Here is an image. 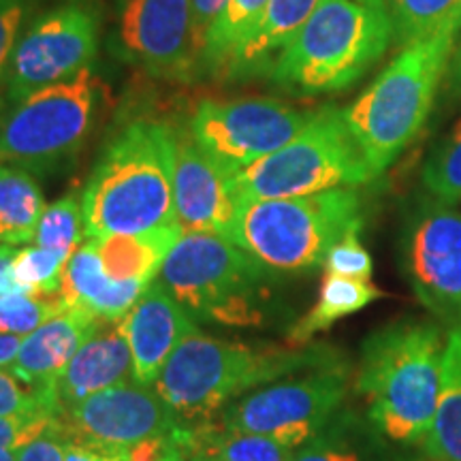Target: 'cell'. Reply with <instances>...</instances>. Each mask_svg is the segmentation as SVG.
<instances>
[{
  "label": "cell",
  "mask_w": 461,
  "mask_h": 461,
  "mask_svg": "<svg viewBox=\"0 0 461 461\" xmlns=\"http://www.w3.org/2000/svg\"><path fill=\"white\" fill-rule=\"evenodd\" d=\"M447 336L440 322H389L363 342L357 391L374 429L400 445H420L436 417Z\"/></svg>",
  "instance_id": "obj_1"
},
{
  "label": "cell",
  "mask_w": 461,
  "mask_h": 461,
  "mask_svg": "<svg viewBox=\"0 0 461 461\" xmlns=\"http://www.w3.org/2000/svg\"><path fill=\"white\" fill-rule=\"evenodd\" d=\"M176 135L165 124L132 122L96 160L82 193L84 235H135L176 224Z\"/></svg>",
  "instance_id": "obj_2"
},
{
  "label": "cell",
  "mask_w": 461,
  "mask_h": 461,
  "mask_svg": "<svg viewBox=\"0 0 461 461\" xmlns=\"http://www.w3.org/2000/svg\"><path fill=\"white\" fill-rule=\"evenodd\" d=\"M391 37L384 0H321L274 62L272 79L295 95L339 92L376 65Z\"/></svg>",
  "instance_id": "obj_3"
},
{
  "label": "cell",
  "mask_w": 461,
  "mask_h": 461,
  "mask_svg": "<svg viewBox=\"0 0 461 461\" xmlns=\"http://www.w3.org/2000/svg\"><path fill=\"white\" fill-rule=\"evenodd\" d=\"M333 359L321 348L257 350L197 330L176 346L154 384L182 423L190 425L216 419L224 403L258 384Z\"/></svg>",
  "instance_id": "obj_4"
},
{
  "label": "cell",
  "mask_w": 461,
  "mask_h": 461,
  "mask_svg": "<svg viewBox=\"0 0 461 461\" xmlns=\"http://www.w3.org/2000/svg\"><path fill=\"white\" fill-rule=\"evenodd\" d=\"M455 39L457 32L440 34L403 48L370 88L344 109L346 124L376 177L417 140L429 118L455 54Z\"/></svg>",
  "instance_id": "obj_5"
},
{
  "label": "cell",
  "mask_w": 461,
  "mask_h": 461,
  "mask_svg": "<svg viewBox=\"0 0 461 461\" xmlns=\"http://www.w3.org/2000/svg\"><path fill=\"white\" fill-rule=\"evenodd\" d=\"M361 227V197L353 188H338L240 203L230 241L267 272L299 274L325 263L327 252Z\"/></svg>",
  "instance_id": "obj_6"
},
{
  "label": "cell",
  "mask_w": 461,
  "mask_h": 461,
  "mask_svg": "<svg viewBox=\"0 0 461 461\" xmlns=\"http://www.w3.org/2000/svg\"><path fill=\"white\" fill-rule=\"evenodd\" d=\"M374 171L346 124L344 109L325 107L293 141L230 176L238 203L295 199L374 180Z\"/></svg>",
  "instance_id": "obj_7"
},
{
  "label": "cell",
  "mask_w": 461,
  "mask_h": 461,
  "mask_svg": "<svg viewBox=\"0 0 461 461\" xmlns=\"http://www.w3.org/2000/svg\"><path fill=\"white\" fill-rule=\"evenodd\" d=\"M103 86L90 68L17 101L0 99V160L50 173L77 157L99 120Z\"/></svg>",
  "instance_id": "obj_8"
},
{
  "label": "cell",
  "mask_w": 461,
  "mask_h": 461,
  "mask_svg": "<svg viewBox=\"0 0 461 461\" xmlns=\"http://www.w3.org/2000/svg\"><path fill=\"white\" fill-rule=\"evenodd\" d=\"M160 285L199 319L221 325H258L257 303L267 269L218 233H184L160 267Z\"/></svg>",
  "instance_id": "obj_9"
},
{
  "label": "cell",
  "mask_w": 461,
  "mask_h": 461,
  "mask_svg": "<svg viewBox=\"0 0 461 461\" xmlns=\"http://www.w3.org/2000/svg\"><path fill=\"white\" fill-rule=\"evenodd\" d=\"M99 32L101 14L88 0L45 11L17 39L0 99L17 101L77 77L99 51Z\"/></svg>",
  "instance_id": "obj_10"
},
{
  "label": "cell",
  "mask_w": 461,
  "mask_h": 461,
  "mask_svg": "<svg viewBox=\"0 0 461 461\" xmlns=\"http://www.w3.org/2000/svg\"><path fill=\"white\" fill-rule=\"evenodd\" d=\"M348 389V370L333 359L302 378L269 384L241 397L227 412V429L263 434L291 448H302L331 423Z\"/></svg>",
  "instance_id": "obj_11"
},
{
  "label": "cell",
  "mask_w": 461,
  "mask_h": 461,
  "mask_svg": "<svg viewBox=\"0 0 461 461\" xmlns=\"http://www.w3.org/2000/svg\"><path fill=\"white\" fill-rule=\"evenodd\" d=\"M312 115L276 99L203 101L190 120V137L233 176L295 140Z\"/></svg>",
  "instance_id": "obj_12"
},
{
  "label": "cell",
  "mask_w": 461,
  "mask_h": 461,
  "mask_svg": "<svg viewBox=\"0 0 461 461\" xmlns=\"http://www.w3.org/2000/svg\"><path fill=\"white\" fill-rule=\"evenodd\" d=\"M402 267L438 321L461 325V212L436 199L414 207L402 235Z\"/></svg>",
  "instance_id": "obj_13"
},
{
  "label": "cell",
  "mask_w": 461,
  "mask_h": 461,
  "mask_svg": "<svg viewBox=\"0 0 461 461\" xmlns=\"http://www.w3.org/2000/svg\"><path fill=\"white\" fill-rule=\"evenodd\" d=\"M113 51L154 77L190 79L203 68V43L190 0H124Z\"/></svg>",
  "instance_id": "obj_14"
},
{
  "label": "cell",
  "mask_w": 461,
  "mask_h": 461,
  "mask_svg": "<svg viewBox=\"0 0 461 461\" xmlns=\"http://www.w3.org/2000/svg\"><path fill=\"white\" fill-rule=\"evenodd\" d=\"M71 445L109 455L182 425L176 411L146 384L124 383L86 397L58 414Z\"/></svg>",
  "instance_id": "obj_15"
},
{
  "label": "cell",
  "mask_w": 461,
  "mask_h": 461,
  "mask_svg": "<svg viewBox=\"0 0 461 461\" xmlns=\"http://www.w3.org/2000/svg\"><path fill=\"white\" fill-rule=\"evenodd\" d=\"M173 199L184 233H218L230 240L240 207L230 176L190 135H176Z\"/></svg>",
  "instance_id": "obj_16"
},
{
  "label": "cell",
  "mask_w": 461,
  "mask_h": 461,
  "mask_svg": "<svg viewBox=\"0 0 461 461\" xmlns=\"http://www.w3.org/2000/svg\"><path fill=\"white\" fill-rule=\"evenodd\" d=\"M132 355L135 383L154 384L176 346L199 330L184 305L160 282H152L120 321Z\"/></svg>",
  "instance_id": "obj_17"
},
{
  "label": "cell",
  "mask_w": 461,
  "mask_h": 461,
  "mask_svg": "<svg viewBox=\"0 0 461 461\" xmlns=\"http://www.w3.org/2000/svg\"><path fill=\"white\" fill-rule=\"evenodd\" d=\"M101 319L79 308H71L67 312L58 314L56 319L45 322V325L34 330L22 339L20 353L11 363L9 370L15 374L22 383L32 387L45 402L56 406V384L60 374L65 372L68 361L77 353L86 338L90 336L96 322Z\"/></svg>",
  "instance_id": "obj_18"
},
{
  "label": "cell",
  "mask_w": 461,
  "mask_h": 461,
  "mask_svg": "<svg viewBox=\"0 0 461 461\" xmlns=\"http://www.w3.org/2000/svg\"><path fill=\"white\" fill-rule=\"evenodd\" d=\"M132 380V355L120 321H99L58 378V414L99 391Z\"/></svg>",
  "instance_id": "obj_19"
},
{
  "label": "cell",
  "mask_w": 461,
  "mask_h": 461,
  "mask_svg": "<svg viewBox=\"0 0 461 461\" xmlns=\"http://www.w3.org/2000/svg\"><path fill=\"white\" fill-rule=\"evenodd\" d=\"M149 285L140 280H113L103 269L92 241L79 246L67 265L60 297L67 308H79L101 321H122Z\"/></svg>",
  "instance_id": "obj_20"
},
{
  "label": "cell",
  "mask_w": 461,
  "mask_h": 461,
  "mask_svg": "<svg viewBox=\"0 0 461 461\" xmlns=\"http://www.w3.org/2000/svg\"><path fill=\"white\" fill-rule=\"evenodd\" d=\"M184 235L180 224H167L146 233L105 235L88 240L99 255L103 269L113 280H140L152 285L167 255Z\"/></svg>",
  "instance_id": "obj_21"
},
{
  "label": "cell",
  "mask_w": 461,
  "mask_h": 461,
  "mask_svg": "<svg viewBox=\"0 0 461 461\" xmlns=\"http://www.w3.org/2000/svg\"><path fill=\"white\" fill-rule=\"evenodd\" d=\"M319 3L321 0H269L263 20L233 58L227 73L244 77L274 68V62L302 31Z\"/></svg>",
  "instance_id": "obj_22"
},
{
  "label": "cell",
  "mask_w": 461,
  "mask_h": 461,
  "mask_svg": "<svg viewBox=\"0 0 461 461\" xmlns=\"http://www.w3.org/2000/svg\"><path fill=\"white\" fill-rule=\"evenodd\" d=\"M188 459L205 461H291L295 448L282 445L272 436L244 434L216 425V419L201 423H182L177 428Z\"/></svg>",
  "instance_id": "obj_23"
},
{
  "label": "cell",
  "mask_w": 461,
  "mask_h": 461,
  "mask_svg": "<svg viewBox=\"0 0 461 461\" xmlns=\"http://www.w3.org/2000/svg\"><path fill=\"white\" fill-rule=\"evenodd\" d=\"M420 447L431 461H461V325L447 333L440 400Z\"/></svg>",
  "instance_id": "obj_24"
},
{
  "label": "cell",
  "mask_w": 461,
  "mask_h": 461,
  "mask_svg": "<svg viewBox=\"0 0 461 461\" xmlns=\"http://www.w3.org/2000/svg\"><path fill=\"white\" fill-rule=\"evenodd\" d=\"M383 297V291L370 280L344 278V276L327 274L322 278L319 299L314 308L288 333L293 344H308L319 333L327 331L333 322L350 316Z\"/></svg>",
  "instance_id": "obj_25"
},
{
  "label": "cell",
  "mask_w": 461,
  "mask_h": 461,
  "mask_svg": "<svg viewBox=\"0 0 461 461\" xmlns=\"http://www.w3.org/2000/svg\"><path fill=\"white\" fill-rule=\"evenodd\" d=\"M43 212V194L31 173L0 165V244L32 241Z\"/></svg>",
  "instance_id": "obj_26"
},
{
  "label": "cell",
  "mask_w": 461,
  "mask_h": 461,
  "mask_svg": "<svg viewBox=\"0 0 461 461\" xmlns=\"http://www.w3.org/2000/svg\"><path fill=\"white\" fill-rule=\"evenodd\" d=\"M269 0H227L214 26L207 32L203 48V68L207 71H229L230 62L244 48L250 34L263 20Z\"/></svg>",
  "instance_id": "obj_27"
},
{
  "label": "cell",
  "mask_w": 461,
  "mask_h": 461,
  "mask_svg": "<svg viewBox=\"0 0 461 461\" xmlns=\"http://www.w3.org/2000/svg\"><path fill=\"white\" fill-rule=\"evenodd\" d=\"M402 48L461 31V0H384Z\"/></svg>",
  "instance_id": "obj_28"
},
{
  "label": "cell",
  "mask_w": 461,
  "mask_h": 461,
  "mask_svg": "<svg viewBox=\"0 0 461 461\" xmlns=\"http://www.w3.org/2000/svg\"><path fill=\"white\" fill-rule=\"evenodd\" d=\"M423 188L445 205L461 201V120L434 148L423 167Z\"/></svg>",
  "instance_id": "obj_29"
},
{
  "label": "cell",
  "mask_w": 461,
  "mask_h": 461,
  "mask_svg": "<svg viewBox=\"0 0 461 461\" xmlns=\"http://www.w3.org/2000/svg\"><path fill=\"white\" fill-rule=\"evenodd\" d=\"M71 257L73 255H67V252L48 250L41 246L17 250L14 258L15 282L26 295H56V293H60Z\"/></svg>",
  "instance_id": "obj_30"
},
{
  "label": "cell",
  "mask_w": 461,
  "mask_h": 461,
  "mask_svg": "<svg viewBox=\"0 0 461 461\" xmlns=\"http://www.w3.org/2000/svg\"><path fill=\"white\" fill-rule=\"evenodd\" d=\"M82 233V201H77L75 194H67V197L58 199L45 207L32 241L37 246L48 248V250H60L67 252V255H73L79 248Z\"/></svg>",
  "instance_id": "obj_31"
},
{
  "label": "cell",
  "mask_w": 461,
  "mask_h": 461,
  "mask_svg": "<svg viewBox=\"0 0 461 461\" xmlns=\"http://www.w3.org/2000/svg\"><path fill=\"white\" fill-rule=\"evenodd\" d=\"M67 303L60 293L56 295H7L0 297V333L9 336H28L45 322L67 312Z\"/></svg>",
  "instance_id": "obj_32"
},
{
  "label": "cell",
  "mask_w": 461,
  "mask_h": 461,
  "mask_svg": "<svg viewBox=\"0 0 461 461\" xmlns=\"http://www.w3.org/2000/svg\"><path fill=\"white\" fill-rule=\"evenodd\" d=\"M350 428L353 425L331 420L319 436L297 448L291 461H376L363 453L359 438Z\"/></svg>",
  "instance_id": "obj_33"
},
{
  "label": "cell",
  "mask_w": 461,
  "mask_h": 461,
  "mask_svg": "<svg viewBox=\"0 0 461 461\" xmlns=\"http://www.w3.org/2000/svg\"><path fill=\"white\" fill-rule=\"evenodd\" d=\"M327 274L344 276V278L370 280L374 272V263L370 252L366 250L359 240V230L348 233L327 252L325 257Z\"/></svg>",
  "instance_id": "obj_34"
},
{
  "label": "cell",
  "mask_w": 461,
  "mask_h": 461,
  "mask_svg": "<svg viewBox=\"0 0 461 461\" xmlns=\"http://www.w3.org/2000/svg\"><path fill=\"white\" fill-rule=\"evenodd\" d=\"M24 412H51L54 408L32 387L22 383L11 370L0 367V417H14Z\"/></svg>",
  "instance_id": "obj_35"
},
{
  "label": "cell",
  "mask_w": 461,
  "mask_h": 461,
  "mask_svg": "<svg viewBox=\"0 0 461 461\" xmlns=\"http://www.w3.org/2000/svg\"><path fill=\"white\" fill-rule=\"evenodd\" d=\"M107 457L113 461H188V453L176 429L171 434L154 436L137 445L120 448V451L109 453Z\"/></svg>",
  "instance_id": "obj_36"
},
{
  "label": "cell",
  "mask_w": 461,
  "mask_h": 461,
  "mask_svg": "<svg viewBox=\"0 0 461 461\" xmlns=\"http://www.w3.org/2000/svg\"><path fill=\"white\" fill-rule=\"evenodd\" d=\"M56 417L51 412H24L0 417V448H22L31 442Z\"/></svg>",
  "instance_id": "obj_37"
},
{
  "label": "cell",
  "mask_w": 461,
  "mask_h": 461,
  "mask_svg": "<svg viewBox=\"0 0 461 461\" xmlns=\"http://www.w3.org/2000/svg\"><path fill=\"white\" fill-rule=\"evenodd\" d=\"M26 0H0V92H3L7 68L20 39Z\"/></svg>",
  "instance_id": "obj_38"
},
{
  "label": "cell",
  "mask_w": 461,
  "mask_h": 461,
  "mask_svg": "<svg viewBox=\"0 0 461 461\" xmlns=\"http://www.w3.org/2000/svg\"><path fill=\"white\" fill-rule=\"evenodd\" d=\"M67 448L68 438L54 419L41 434L17 448V461H67Z\"/></svg>",
  "instance_id": "obj_39"
},
{
  "label": "cell",
  "mask_w": 461,
  "mask_h": 461,
  "mask_svg": "<svg viewBox=\"0 0 461 461\" xmlns=\"http://www.w3.org/2000/svg\"><path fill=\"white\" fill-rule=\"evenodd\" d=\"M193 3V17H194V28H197V34L205 48L207 32L214 26L216 17L221 15V11L227 5V0H190Z\"/></svg>",
  "instance_id": "obj_40"
},
{
  "label": "cell",
  "mask_w": 461,
  "mask_h": 461,
  "mask_svg": "<svg viewBox=\"0 0 461 461\" xmlns=\"http://www.w3.org/2000/svg\"><path fill=\"white\" fill-rule=\"evenodd\" d=\"M17 252L11 248L9 244H0V297H7V295H26L22 291V286L15 282L14 276V258Z\"/></svg>",
  "instance_id": "obj_41"
},
{
  "label": "cell",
  "mask_w": 461,
  "mask_h": 461,
  "mask_svg": "<svg viewBox=\"0 0 461 461\" xmlns=\"http://www.w3.org/2000/svg\"><path fill=\"white\" fill-rule=\"evenodd\" d=\"M20 336H9V333H0V367H11L20 353Z\"/></svg>",
  "instance_id": "obj_42"
},
{
  "label": "cell",
  "mask_w": 461,
  "mask_h": 461,
  "mask_svg": "<svg viewBox=\"0 0 461 461\" xmlns=\"http://www.w3.org/2000/svg\"><path fill=\"white\" fill-rule=\"evenodd\" d=\"M67 461H113V459H109L107 455H103L99 451H92L88 447L71 445V442H68Z\"/></svg>",
  "instance_id": "obj_43"
},
{
  "label": "cell",
  "mask_w": 461,
  "mask_h": 461,
  "mask_svg": "<svg viewBox=\"0 0 461 461\" xmlns=\"http://www.w3.org/2000/svg\"><path fill=\"white\" fill-rule=\"evenodd\" d=\"M448 73H451V82L448 84L453 86V90L461 92V45H459V50L453 54L451 62H448Z\"/></svg>",
  "instance_id": "obj_44"
},
{
  "label": "cell",
  "mask_w": 461,
  "mask_h": 461,
  "mask_svg": "<svg viewBox=\"0 0 461 461\" xmlns=\"http://www.w3.org/2000/svg\"><path fill=\"white\" fill-rule=\"evenodd\" d=\"M0 461H17V448H0Z\"/></svg>",
  "instance_id": "obj_45"
},
{
  "label": "cell",
  "mask_w": 461,
  "mask_h": 461,
  "mask_svg": "<svg viewBox=\"0 0 461 461\" xmlns=\"http://www.w3.org/2000/svg\"><path fill=\"white\" fill-rule=\"evenodd\" d=\"M190 461H205V459H190Z\"/></svg>",
  "instance_id": "obj_46"
},
{
  "label": "cell",
  "mask_w": 461,
  "mask_h": 461,
  "mask_svg": "<svg viewBox=\"0 0 461 461\" xmlns=\"http://www.w3.org/2000/svg\"><path fill=\"white\" fill-rule=\"evenodd\" d=\"M188 461H190V459H188Z\"/></svg>",
  "instance_id": "obj_47"
}]
</instances>
